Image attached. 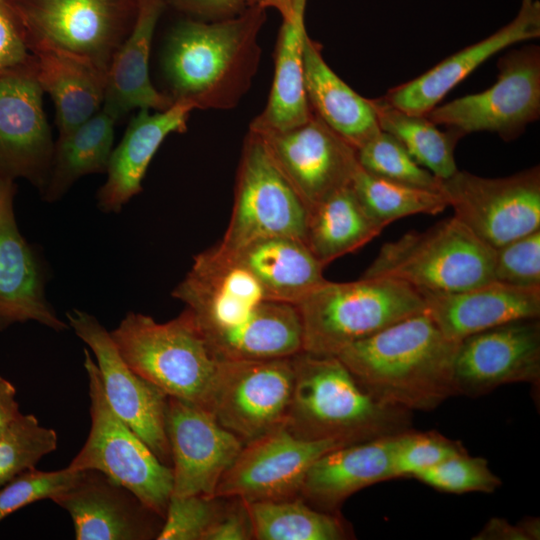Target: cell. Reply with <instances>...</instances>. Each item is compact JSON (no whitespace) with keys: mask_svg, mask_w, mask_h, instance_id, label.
<instances>
[{"mask_svg":"<svg viewBox=\"0 0 540 540\" xmlns=\"http://www.w3.org/2000/svg\"><path fill=\"white\" fill-rule=\"evenodd\" d=\"M458 345L424 310L350 344L337 357L378 401L429 411L457 394L453 367Z\"/></svg>","mask_w":540,"mask_h":540,"instance_id":"1","label":"cell"},{"mask_svg":"<svg viewBox=\"0 0 540 540\" xmlns=\"http://www.w3.org/2000/svg\"><path fill=\"white\" fill-rule=\"evenodd\" d=\"M266 8L238 16L178 23L167 38L162 65L169 96L196 109H232L249 90L261 57L258 34Z\"/></svg>","mask_w":540,"mask_h":540,"instance_id":"2","label":"cell"},{"mask_svg":"<svg viewBox=\"0 0 540 540\" xmlns=\"http://www.w3.org/2000/svg\"><path fill=\"white\" fill-rule=\"evenodd\" d=\"M292 394L284 427L306 440L346 444L408 430L410 411L375 399L337 356H293Z\"/></svg>","mask_w":540,"mask_h":540,"instance_id":"3","label":"cell"},{"mask_svg":"<svg viewBox=\"0 0 540 540\" xmlns=\"http://www.w3.org/2000/svg\"><path fill=\"white\" fill-rule=\"evenodd\" d=\"M303 352L337 356L350 344L425 310L423 293L390 278L323 284L297 305Z\"/></svg>","mask_w":540,"mask_h":540,"instance_id":"4","label":"cell"},{"mask_svg":"<svg viewBox=\"0 0 540 540\" xmlns=\"http://www.w3.org/2000/svg\"><path fill=\"white\" fill-rule=\"evenodd\" d=\"M110 335L134 372L168 397L203 405L219 359L191 310L164 323L128 312Z\"/></svg>","mask_w":540,"mask_h":540,"instance_id":"5","label":"cell"},{"mask_svg":"<svg viewBox=\"0 0 540 540\" xmlns=\"http://www.w3.org/2000/svg\"><path fill=\"white\" fill-rule=\"evenodd\" d=\"M494 256L452 216L383 244L361 277L399 280L420 292H457L494 280Z\"/></svg>","mask_w":540,"mask_h":540,"instance_id":"6","label":"cell"},{"mask_svg":"<svg viewBox=\"0 0 540 540\" xmlns=\"http://www.w3.org/2000/svg\"><path fill=\"white\" fill-rule=\"evenodd\" d=\"M91 425L88 437L67 468L97 470L132 491L164 518L172 492V468L163 464L147 444L111 409L98 366L84 349Z\"/></svg>","mask_w":540,"mask_h":540,"instance_id":"7","label":"cell"},{"mask_svg":"<svg viewBox=\"0 0 540 540\" xmlns=\"http://www.w3.org/2000/svg\"><path fill=\"white\" fill-rule=\"evenodd\" d=\"M307 212L261 137L249 130L238 165L232 214L216 247L232 255L266 238L289 237L304 242Z\"/></svg>","mask_w":540,"mask_h":540,"instance_id":"8","label":"cell"},{"mask_svg":"<svg viewBox=\"0 0 540 540\" xmlns=\"http://www.w3.org/2000/svg\"><path fill=\"white\" fill-rule=\"evenodd\" d=\"M27 45L46 44L83 57L107 73L129 34L137 0H8Z\"/></svg>","mask_w":540,"mask_h":540,"instance_id":"9","label":"cell"},{"mask_svg":"<svg viewBox=\"0 0 540 540\" xmlns=\"http://www.w3.org/2000/svg\"><path fill=\"white\" fill-rule=\"evenodd\" d=\"M293 378V356L219 360L202 406L247 443L284 426Z\"/></svg>","mask_w":540,"mask_h":540,"instance_id":"10","label":"cell"},{"mask_svg":"<svg viewBox=\"0 0 540 540\" xmlns=\"http://www.w3.org/2000/svg\"><path fill=\"white\" fill-rule=\"evenodd\" d=\"M440 192L456 217L489 247L540 229V167L501 178L457 170L441 179Z\"/></svg>","mask_w":540,"mask_h":540,"instance_id":"11","label":"cell"},{"mask_svg":"<svg viewBox=\"0 0 540 540\" xmlns=\"http://www.w3.org/2000/svg\"><path fill=\"white\" fill-rule=\"evenodd\" d=\"M488 89L434 107L426 116L463 136L488 131L503 140L519 137L540 116V48L524 46L501 57Z\"/></svg>","mask_w":540,"mask_h":540,"instance_id":"12","label":"cell"},{"mask_svg":"<svg viewBox=\"0 0 540 540\" xmlns=\"http://www.w3.org/2000/svg\"><path fill=\"white\" fill-rule=\"evenodd\" d=\"M348 445L337 440H306L284 426L244 444L221 477L213 498L244 502L300 497L312 464L326 452Z\"/></svg>","mask_w":540,"mask_h":540,"instance_id":"13","label":"cell"},{"mask_svg":"<svg viewBox=\"0 0 540 540\" xmlns=\"http://www.w3.org/2000/svg\"><path fill=\"white\" fill-rule=\"evenodd\" d=\"M66 317L69 327L95 357L111 409L163 464L171 467L165 426L168 396L128 366L110 332L93 315L73 309L66 313Z\"/></svg>","mask_w":540,"mask_h":540,"instance_id":"14","label":"cell"},{"mask_svg":"<svg viewBox=\"0 0 540 540\" xmlns=\"http://www.w3.org/2000/svg\"><path fill=\"white\" fill-rule=\"evenodd\" d=\"M166 434L171 453V495L213 498L244 442L203 406L168 397Z\"/></svg>","mask_w":540,"mask_h":540,"instance_id":"15","label":"cell"},{"mask_svg":"<svg viewBox=\"0 0 540 540\" xmlns=\"http://www.w3.org/2000/svg\"><path fill=\"white\" fill-rule=\"evenodd\" d=\"M457 394L480 396L506 384L540 379L539 318L505 323L459 342L453 367Z\"/></svg>","mask_w":540,"mask_h":540,"instance_id":"16","label":"cell"},{"mask_svg":"<svg viewBox=\"0 0 540 540\" xmlns=\"http://www.w3.org/2000/svg\"><path fill=\"white\" fill-rule=\"evenodd\" d=\"M33 65L0 74V177L27 179L40 192L55 142Z\"/></svg>","mask_w":540,"mask_h":540,"instance_id":"17","label":"cell"},{"mask_svg":"<svg viewBox=\"0 0 540 540\" xmlns=\"http://www.w3.org/2000/svg\"><path fill=\"white\" fill-rule=\"evenodd\" d=\"M257 134L307 210L350 184L356 150L315 114L294 128Z\"/></svg>","mask_w":540,"mask_h":540,"instance_id":"18","label":"cell"},{"mask_svg":"<svg viewBox=\"0 0 540 540\" xmlns=\"http://www.w3.org/2000/svg\"><path fill=\"white\" fill-rule=\"evenodd\" d=\"M70 515L77 540L156 539L164 518L132 491L97 470H83L51 499Z\"/></svg>","mask_w":540,"mask_h":540,"instance_id":"19","label":"cell"},{"mask_svg":"<svg viewBox=\"0 0 540 540\" xmlns=\"http://www.w3.org/2000/svg\"><path fill=\"white\" fill-rule=\"evenodd\" d=\"M14 194V180L0 177V330L34 321L64 331L69 325L46 298L43 263L17 227Z\"/></svg>","mask_w":540,"mask_h":540,"instance_id":"20","label":"cell"},{"mask_svg":"<svg viewBox=\"0 0 540 540\" xmlns=\"http://www.w3.org/2000/svg\"><path fill=\"white\" fill-rule=\"evenodd\" d=\"M539 36L540 1L522 0L517 15L508 24L442 60L422 75L393 87L383 98L406 113L426 116L487 59L512 44Z\"/></svg>","mask_w":540,"mask_h":540,"instance_id":"21","label":"cell"},{"mask_svg":"<svg viewBox=\"0 0 540 540\" xmlns=\"http://www.w3.org/2000/svg\"><path fill=\"white\" fill-rule=\"evenodd\" d=\"M425 310L449 339L540 316V287H519L495 280L448 293L422 292Z\"/></svg>","mask_w":540,"mask_h":540,"instance_id":"22","label":"cell"},{"mask_svg":"<svg viewBox=\"0 0 540 540\" xmlns=\"http://www.w3.org/2000/svg\"><path fill=\"white\" fill-rule=\"evenodd\" d=\"M307 0H256L282 16L275 50V69L268 101L249 130L257 133L285 131L307 122L313 115L304 85V47Z\"/></svg>","mask_w":540,"mask_h":540,"instance_id":"23","label":"cell"},{"mask_svg":"<svg viewBox=\"0 0 540 540\" xmlns=\"http://www.w3.org/2000/svg\"><path fill=\"white\" fill-rule=\"evenodd\" d=\"M194 104L175 100L165 110L150 113L139 109L126 132L113 148L107 178L97 193V206L105 213H119L123 206L142 190L147 168L162 142L171 133H182Z\"/></svg>","mask_w":540,"mask_h":540,"instance_id":"24","label":"cell"},{"mask_svg":"<svg viewBox=\"0 0 540 540\" xmlns=\"http://www.w3.org/2000/svg\"><path fill=\"white\" fill-rule=\"evenodd\" d=\"M396 434L326 452L309 468L300 497L319 510L335 513L357 491L393 479L392 456Z\"/></svg>","mask_w":540,"mask_h":540,"instance_id":"25","label":"cell"},{"mask_svg":"<svg viewBox=\"0 0 540 540\" xmlns=\"http://www.w3.org/2000/svg\"><path fill=\"white\" fill-rule=\"evenodd\" d=\"M165 5L164 0H137L133 26L110 63L102 108L117 120L135 109L162 111L174 102L149 76L153 35Z\"/></svg>","mask_w":540,"mask_h":540,"instance_id":"26","label":"cell"},{"mask_svg":"<svg viewBox=\"0 0 540 540\" xmlns=\"http://www.w3.org/2000/svg\"><path fill=\"white\" fill-rule=\"evenodd\" d=\"M35 77L56 110L59 135L79 126L103 106L107 73L89 60L64 50L30 43Z\"/></svg>","mask_w":540,"mask_h":540,"instance_id":"27","label":"cell"},{"mask_svg":"<svg viewBox=\"0 0 540 540\" xmlns=\"http://www.w3.org/2000/svg\"><path fill=\"white\" fill-rule=\"evenodd\" d=\"M321 44L306 37L304 85L313 114L355 150L381 129L369 99L356 93L325 62Z\"/></svg>","mask_w":540,"mask_h":540,"instance_id":"28","label":"cell"},{"mask_svg":"<svg viewBox=\"0 0 540 540\" xmlns=\"http://www.w3.org/2000/svg\"><path fill=\"white\" fill-rule=\"evenodd\" d=\"M230 256L254 276L270 300L297 305L327 280L306 244L294 238L261 239Z\"/></svg>","mask_w":540,"mask_h":540,"instance_id":"29","label":"cell"},{"mask_svg":"<svg viewBox=\"0 0 540 540\" xmlns=\"http://www.w3.org/2000/svg\"><path fill=\"white\" fill-rule=\"evenodd\" d=\"M204 337L219 360L285 358L303 352L297 306L269 299L242 323Z\"/></svg>","mask_w":540,"mask_h":540,"instance_id":"30","label":"cell"},{"mask_svg":"<svg viewBox=\"0 0 540 540\" xmlns=\"http://www.w3.org/2000/svg\"><path fill=\"white\" fill-rule=\"evenodd\" d=\"M384 228L365 210L349 184L308 209L304 242L325 268L369 243Z\"/></svg>","mask_w":540,"mask_h":540,"instance_id":"31","label":"cell"},{"mask_svg":"<svg viewBox=\"0 0 540 540\" xmlns=\"http://www.w3.org/2000/svg\"><path fill=\"white\" fill-rule=\"evenodd\" d=\"M117 121L101 108L79 126L58 136L48 180L41 192L45 201L61 199L83 176L106 173Z\"/></svg>","mask_w":540,"mask_h":540,"instance_id":"32","label":"cell"},{"mask_svg":"<svg viewBox=\"0 0 540 540\" xmlns=\"http://www.w3.org/2000/svg\"><path fill=\"white\" fill-rule=\"evenodd\" d=\"M369 101L380 129L396 138L419 165L439 179L458 170L454 152L464 137L460 132L442 131L427 116L406 113L383 97Z\"/></svg>","mask_w":540,"mask_h":540,"instance_id":"33","label":"cell"},{"mask_svg":"<svg viewBox=\"0 0 540 540\" xmlns=\"http://www.w3.org/2000/svg\"><path fill=\"white\" fill-rule=\"evenodd\" d=\"M244 503L254 539L342 540L351 536L350 528L336 513L308 505L301 497Z\"/></svg>","mask_w":540,"mask_h":540,"instance_id":"34","label":"cell"},{"mask_svg":"<svg viewBox=\"0 0 540 540\" xmlns=\"http://www.w3.org/2000/svg\"><path fill=\"white\" fill-rule=\"evenodd\" d=\"M350 187L365 210L384 227L407 216L436 215L448 207L441 192L386 180L366 171L358 161Z\"/></svg>","mask_w":540,"mask_h":540,"instance_id":"35","label":"cell"},{"mask_svg":"<svg viewBox=\"0 0 540 540\" xmlns=\"http://www.w3.org/2000/svg\"><path fill=\"white\" fill-rule=\"evenodd\" d=\"M356 158L362 168L378 177L440 192L441 179L419 165L396 138L382 130L356 149Z\"/></svg>","mask_w":540,"mask_h":540,"instance_id":"36","label":"cell"},{"mask_svg":"<svg viewBox=\"0 0 540 540\" xmlns=\"http://www.w3.org/2000/svg\"><path fill=\"white\" fill-rule=\"evenodd\" d=\"M54 429L42 426L33 414H21L0 435V487L57 449Z\"/></svg>","mask_w":540,"mask_h":540,"instance_id":"37","label":"cell"},{"mask_svg":"<svg viewBox=\"0 0 540 540\" xmlns=\"http://www.w3.org/2000/svg\"><path fill=\"white\" fill-rule=\"evenodd\" d=\"M465 452L461 442L438 432L402 431L394 439L392 478H413L419 472Z\"/></svg>","mask_w":540,"mask_h":540,"instance_id":"38","label":"cell"},{"mask_svg":"<svg viewBox=\"0 0 540 540\" xmlns=\"http://www.w3.org/2000/svg\"><path fill=\"white\" fill-rule=\"evenodd\" d=\"M413 478L438 491L454 494L492 493L502 484L485 458L473 457L467 452L419 472Z\"/></svg>","mask_w":540,"mask_h":540,"instance_id":"39","label":"cell"},{"mask_svg":"<svg viewBox=\"0 0 540 540\" xmlns=\"http://www.w3.org/2000/svg\"><path fill=\"white\" fill-rule=\"evenodd\" d=\"M83 471V470H82ZM82 471L67 467L57 471L27 470L0 487V522L17 510L69 489Z\"/></svg>","mask_w":540,"mask_h":540,"instance_id":"40","label":"cell"},{"mask_svg":"<svg viewBox=\"0 0 540 540\" xmlns=\"http://www.w3.org/2000/svg\"><path fill=\"white\" fill-rule=\"evenodd\" d=\"M221 506L220 498L171 495L157 540H203Z\"/></svg>","mask_w":540,"mask_h":540,"instance_id":"41","label":"cell"},{"mask_svg":"<svg viewBox=\"0 0 540 540\" xmlns=\"http://www.w3.org/2000/svg\"><path fill=\"white\" fill-rule=\"evenodd\" d=\"M493 279L513 286L540 287V229L495 249Z\"/></svg>","mask_w":540,"mask_h":540,"instance_id":"42","label":"cell"},{"mask_svg":"<svg viewBox=\"0 0 540 540\" xmlns=\"http://www.w3.org/2000/svg\"><path fill=\"white\" fill-rule=\"evenodd\" d=\"M33 65L24 30L8 0H0V74Z\"/></svg>","mask_w":540,"mask_h":540,"instance_id":"43","label":"cell"},{"mask_svg":"<svg viewBox=\"0 0 540 540\" xmlns=\"http://www.w3.org/2000/svg\"><path fill=\"white\" fill-rule=\"evenodd\" d=\"M229 505L221 506L203 540H249L254 539L252 524L245 503L231 498Z\"/></svg>","mask_w":540,"mask_h":540,"instance_id":"44","label":"cell"},{"mask_svg":"<svg viewBox=\"0 0 540 540\" xmlns=\"http://www.w3.org/2000/svg\"><path fill=\"white\" fill-rule=\"evenodd\" d=\"M179 11L188 14L193 19L217 21L240 15L255 0H164Z\"/></svg>","mask_w":540,"mask_h":540,"instance_id":"45","label":"cell"},{"mask_svg":"<svg viewBox=\"0 0 540 540\" xmlns=\"http://www.w3.org/2000/svg\"><path fill=\"white\" fill-rule=\"evenodd\" d=\"M16 388L0 375V435L21 416Z\"/></svg>","mask_w":540,"mask_h":540,"instance_id":"46","label":"cell"},{"mask_svg":"<svg viewBox=\"0 0 540 540\" xmlns=\"http://www.w3.org/2000/svg\"><path fill=\"white\" fill-rule=\"evenodd\" d=\"M474 540H527L520 527L502 518H491Z\"/></svg>","mask_w":540,"mask_h":540,"instance_id":"47","label":"cell"},{"mask_svg":"<svg viewBox=\"0 0 540 540\" xmlns=\"http://www.w3.org/2000/svg\"><path fill=\"white\" fill-rule=\"evenodd\" d=\"M517 525L524 533L527 540H536L540 538V520L536 517H527L520 520Z\"/></svg>","mask_w":540,"mask_h":540,"instance_id":"48","label":"cell"}]
</instances>
